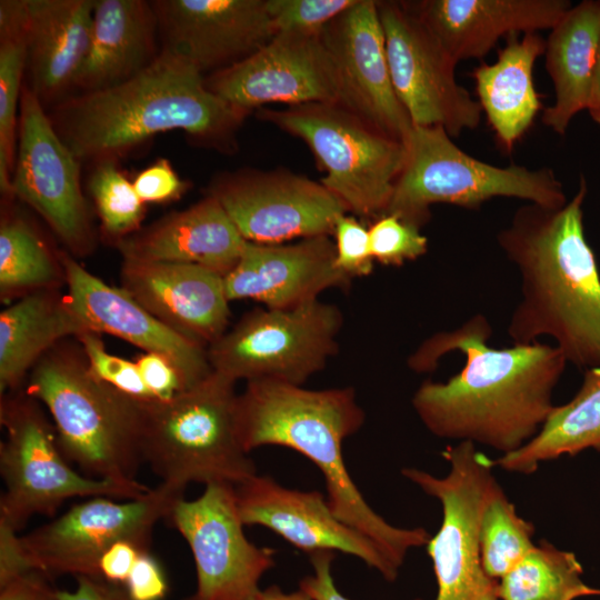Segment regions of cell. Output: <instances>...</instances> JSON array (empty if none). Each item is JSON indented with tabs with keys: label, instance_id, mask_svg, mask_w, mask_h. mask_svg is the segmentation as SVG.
I'll return each mask as SVG.
<instances>
[{
	"label": "cell",
	"instance_id": "ffe728a7",
	"mask_svg": "<svg viewBox=\"0 0 600 600\" xmlns=\"http://www.w3.org/2000/svg\"><path fill=\"white\" fill-rule=\"evenodd\" d=\"M160 49L202 74L247 59L274 36L267 0H157Z\"/></svg>",
	"mask_w": 600,
	"mask_h": 600
},
{
	"label": "cell",
	"instance_id": "d6a6232c",
	"mask_svg": "<svg viewBox=\"0 0 600 600\" xmlns=\"http://www.w3.org/2000/svg\"><path fill=\"white\" fill-rule=\"evenodd\" d=\"M66 281L60 254H53L22 216L4 212L0 223L1 300L57 289Z\"/></svg>",
	"mask_w": 600,
	"mask_h": 600
},
{
	"label": "cell",
	"instance_id": "d590c367",
	"mask_svg": "<svg viewBox=\"0 0 600 600\" xmlns=\"http://www.w3.org/2000/svg\"><path fill=\"white\" fill-rule=\"evenodd\" d=\"M94 164L89 190L103 232L116 243L140 230L144 202L136 192L133 182L119 168L118 160L106 159Z\"/></svg>",
	"mask_w": 600,
	"mask_h": 600
},
{
	"label": "cell",
	"instance_id": "b9f144b4",
	"mask_svg": "<svg viewBox=\"0 0 600 600\" xmlns=\"http://www.w3.org/2000/svg\"><path fill=\"white\" fill-rule=\"evenodd\" d=\"M132 182L144 203L178 199L187 188V183L179 178L166 159H159L142 170Z\"/></svg>",
	"mask_w": 600,
	"mask_h": 600
},
{
	"label": "cell",
	"instance_id": "74e56055",
	"mask_svg": "<svg viewBox=\"0 0 600 600\" xmlns=\"http://www.w3.org/2000/svg\"><path fill=\"white\" fill-rule=\"evenodd\" d=\"M368 228L372 258L381 264L399 267L428 251V239L420 229L393 214L380 216Z\"/></svg>",
	"mask_w": 600,
	"mask_h": 600
},
{
	"label": "cell",
	"instance_id": "1f68e13d",
	"mask_svg": "<svg viewBox=\"0 0 600 600\" xmlns=\"http://www.w3.org/2000/svg\"><path fill=\"white\" fill-rule=\"evenodd\" d=\"M27 68L26 0L0 1V188L13 198L12 176L22 77Z\"/></svg>",
	"mask_w": 600,
	"mask_h": 600
},
{
	"label": "cell",
	"instance_id": "7dc6e473",
	"mask_svg": "<svg viewBox=\"0 0 600 600\" xmlns=\"http://www.w3.org/2000/svg\"><path fill=\"white\" fill-rule=\"evenodd\" d=\"M48 576L33 570L0 586V600H62Z\"/></svg>",
	"mask_w": 600,
	"mask_h": 600
},
{
	"label": "cell",
	"instance_id": "e575fe53",
	"mask_svg": "<svg viewBox=\"0 0 600 600\" xmlns=\"http://www.w3.org/2000/svg\"><path fill=\"white\" fill-rule=\"evenodd\" d=\"M533 524L519 516L501 490L487 504L479 528L481 563L492 579H502L534 548Z\"/></svg>",
	"mask_w": 600,
	"mask_h": 600
},
{
	"label": "cell",
	"instance_id": "f35d334b",
	"mask_svg": "<svg viewBox=\"0 0 600 600\" xmlns=\"http://www.w3.org/2000/svg\"><path fill=\"white\" fill-rule=\"evenodd\" d=\"M82 347L90 371L102 382L143 403L152 398L136 361L109 353L99 333L84 331L76 338Z\"/></svg>",
	"mask_w": 600,
	"mask_h": 600
},
{
	"label": "cell",
	"instance_id": "4316f807",
	"mask_svg": "<svg viewBox=\"0 0 600 600\" xmlns=\"http://www.w3.org/2000/svg\"><path fill=\"white\" fill-rule=\"evenodd\" d=\"M151 1L96 0L90 43L73 88L81 92L120 84L160 54Z\"/></svg>",
	"mask_w": 600,
	"mask_h": 600
},
{
	"label": "cell",
	"instance_id": "5bb4252c",
	"mask_svg": "<svg viewBox=\"0 0 600 600\" xmlns=\"http://www.w3.org/2000/svg\"><path fill=\"white\" fill-rule=\"evenodd\" d=\"M166 519L194 560L197 586L184 600H249L276 566L274 549L246 537L231 483H209L198 498L178 499Z\"/></svg>",
	"mask_w": 600,
	"mask_h": 600
},
{
	"label": "cell",
	"instance_id": "d4e9b609",
	"mask_svg": "<svg viewBox=\"0 0 600 600\" xmlns=\"http://www.w3.org/2000/svg\"><path fill=\"white\" fill-rule=\"evenodd\" d=\"M246 241L221 203L207 194L114 244L126 260L196 264L224 277Z\"/></svg>",
	"mask_w": 600,
	"mask_h": 600
},
{
	"label": "cell",
	"instance_id": "52a82bcc",
	"mask_svg": "<svg viewBox=\"0 0 600 600\" xmlns=\"http://www.w3.org/2000/svg\"><path fill=\"white\" fill-rule=\"evenodd\" d=\"M404 144L406 162L386 213L419 229L430 220L436 203L478 210L497 197L547 207L568 201L552 169L487 163L460 149L440 127L413 126Z\"/></svg>",
	"mask_w": 600,
	"mask_h": 600
},
{
	"label": "cell",
	"instance_id": "681fc988",
	"mask_svg": "<svg viewBox=\"0 0 600 600\" xmlns=\"http://www.w3.org/2000/svg\"><path fill=\"white\" fill-rule=\"evenodd\" d=\"M249 600H312L307 593L298 589L287 592L280 587L272 584L264 589H259Z\"/></svg>",
	"mask_w": 600,
	"mask_h": 600
},
{
	"label": "cell",
	"instance_id": "9c48e42d",
	"mask_svg": "<svg viewBox=\"0 0 600 600\" xmlns=\"http://www.w3.org/2000/svg\"><path fill=\"white\" fill-rule=\"evenodd\" d=\"M259 117L303 140L326 172L320 182L361 219L384 214L406 162V144L336 103L262 110Z\"/></svg>",
	"mask_w": 600,
	"mask_h": 600
},
{
	"label": "cell",
	"instance_id": "f1b7e54d",
	"mask_svg": "<svg viewBox=\"0 0 600 600\" xmlns=\"http://www.w3.org/2000/svg\"><path fill=\"white\" fill-rule=\"evenodd\" d=\"M599 44V0L571 6L550 29L543 54L554 102L544 109L542 122L558 134H564L573 117L587 110Z\"/></svg>",
	"mask_w": 600,
	"mask_h": 600
},
{
	"label": "cell",
	"instance_id": "9a60e30c",
	"mask_svg": "<svg viewBox=\"0 0 600 600\" xmlns=\"http://www.w3.org/2000/svg\"><path fill=\"white\" fill-rule=\"evenodd\" d=\"M81 160L57 133L44 107L23 84L12 176L13 197L34 209L71 253L89 254L94 232L81 189Z\"/></svg>",
	"mask_w": 600,
	"mask_h": 600
},
{
	"label": "cell",
	"instance_id": "ac0fdd59",
	"mask_svg": "<svg viewBox=\"0 0 600 600\" xmlns=\"http://www.w3.org/2000/svg\"><path fill=\"white\" fill-rule=\"evenodd\" d=\"M207 88L249 113L268 103H336L333 67L320 36L278 33L257 52L204 77Z\"/></svg>",
	"mask_w": 600,
	"mask_h": 600
},
{
	"label": "cell",
	"instance_id": "4fadbf2b",
	"mask_svg": "<svg viewBox=\"0 0 600 600\" xmlns=\"http://www.w3.org/2000/svg\"><path fill=\"white\" fill-rule=\"evenodd\" d=\"M396 94L413 126L451 138L476 129L482 109L456 79V60L404 1H378Z\"/></svg>",
	"mask_w": 600,
	"mask_h": 600
},
{
	"label": "cell",
	"instance_id": "f6af8a7d",
	"mask_svg": "<svg viewBox=\"0 0 600 600\" xmlns=\"http://www.w3.org/2000/svg\"><path fill=\"white\" fill-rule=\"evenodd\" d=\"M149 548L131 540L113 543L101 556L99 577L113 584H124L139 557Z\"/></svg>",
	"mask_w": 600,
	"mask_h": 600
},
{
	"label": "cell",
	"instance_id": "bcb514c9",
	"mask_svg": "<svg viewBox=\"0 0 600 600\" xmlns=\"http://www.w3.org/2000/svg\"><path fill=\"white\" fill-rule=\"evenodd\" d=\"M333 558L332 551H317L309 554L312 573L300 580L299 589L312 600H349L338 590L333 581L331 573Z\"/></svg>",
	"mask_w": 600,
	"mask_h": 600
},
{
	"label": "cell",
	"instance_id": "484cf974",
	"mask_svg": "<svg viewBox=\"0 0 600 600\" xmlns=\"http://www.w3.org/2000/svg\"><path fill=\"white\" fill-rule=\"evenodd\" d=\"M96 0H26L28 87L43 107L69 97L87 54Z\"/></svg>",
	"mask_w": 600,
	"mask_h": 600
},
{
	"label": "cell",
	"instance_id": "30bf717a",
	"mask_svg": "<svg viewBox=\"0 0 600 600\" xmlns=\"http://www.w3.org/2000/svg\"><path fill=\"white\" fill-rule=\"evenodd\" d=\"M441 456L449 464L444 477L417 468L401 470L441 504L440 528L427 543L438 586L436 600H499V582L484 572L479 544L482 512L503 490L492 472V459L468 441L448 446Z\"/></svg>",
	"mask_w": 600,
	"mask_h": 600
},
{
	"label": "cell",
	"instance_id": "c3c4849f",
	"mask_svg": "<svg viewBox=\"0 0 600 600\" xmlns=\"http://www.w3.org/2000/svg\"><path fill=\"white\" fill-rule=\"evenodd\" d=\"M73 590H61L62 600H131L123 587L101 578L78 577Z\"/></svg>",
	"mask_w": 600,
	"mask_h": 600
},
{
	"label": "cell",
	"instance_id": "83f0119b",
	"mask_svg": "<svg viewBox=\"0 0 600 600\" xmlns=\"http://www.w3.org/2000/svg\"><path fill=\"white\" fill-rule=\"evenodd\" d=\"M544 49L539 32L511 34L494 62L480 63L471 72L482 113L504 152L513 150L541 108L533 69Z\"/></svg>",
	"mask_w": 600,
	"mask_h": 600
},
{
	"label": "cell",
	"instance_id": "4dcf8cb0",
	"mask_svg": "<svg viewBox=\"0 0 600 600\" xmlns=\"http://www.w3.org/2000/svg\"><path fill=\"white\" fill-rule=\"evenodd\" d=\"M586 449L600 452V366L586 369L577 394L569 402L554 406L528 443L492 459V464L508 472L531 474L542 462L576 456Z\"/></svg>",
	"mask_w": 600,
	"mask_h": 600
},
{
	"label": "cell",
	"instance_id": "d6986e66",
	"mask_svg": "<svg viewBox=\"0 0 600 600\" xmlns=\"http://www.w3.org/2000/svg\"><path fill=\"white\" fill-rule=\"evenodd\" d=\"M244 526H261L308 556L340 551L363 561L392 582L400 568L364 533L339 519L320 491L287 488L258 473L236 486Z\"/></svg>",
	"mask_w": 600,
	"mask_h": 600
},
{
	"label": "cell",
	"instance_id": "8d00e7d4",
	"mask_svg": "<svg viewBox=\"0 0 600 600\" xmlns=\"http://www.w3.org/2000/svg\"><path fill=\"white\" fill-rule=\"evenodd\" d=\"M357 0H267L274 33L320 36L326 26Z\"/></svg>",
	"mask_w": 600,
	"mask_h": 600
},
{
	"label": "cell",
	"instance_id": "6da1fadb",
	"mask_svg": "<svg viewBox=\"0 0 600 600\" xmlns=\"http://www.w3.org/2000/svg\"><path fill=\"white\" fill-rule=\"evenodd\" d=\"M491 333L488 319L476 314L454 330L427 338L407 364L426 373L447 353H463L464 367L446 382L423 381L412 407L433 436L482 444L502 456L540 431L568 362L558 347L540 341L494 349L487 343Z\"/></svg>",
	"mask_w": 600,
	"mask_h": 600
},
{
	"label": "cell",
	"instance_id": "277c9868",
	"mask_svg": "<svg viewBox=\"0 0 600 600\" xmlns=\"http://www.w3.org/2000/svg\"><path fill=\"white\" fill-rule=\"evenodd\" d=\"M351 387L312 390L288 382H247L237 397L241 444L250 453L263 446L292 449L322 473L334 514L378 543L399 568L411 549L427 546L424 528H401L384 520L366 501L344 463L343 441L364 422Z\"/></svg>",
	"mask_w": 600,
	"mask_h": 600
},
{
	"label": "cell",
	"instance_id": "2e32d148",
	"mask_svg": "<svg viewBox=\"0 0 600 600\" xmlns=\"http://www.w3.org/2000/svg\"><path fill=\"white\" fill-rule=\"evenodd\" d=\"M208 194L247 241L258 243L330 236L338 217L348 212L321 182L284 170L220 174Z\"/></svg>",
	"mask_w": 600,
	"mask_h": 600
},
{
	"label": "cell",
	"instance_id": "836d02e7",
	"mask_svg": "<svg viewBox=\"0 0 600 600\" xmlns=\"http://www.w3.org/2000/svg\"><path fill=\"white\" fill-rule=\"evenodd\" d=\"M576 554L542 541L498 583L499 600H574L600 596L586 584Z\"/></svg>",
	"mask_w": 600,
	"mask_h": 600
},
{
	"label": "cell",
	"instance_id": "60d3db41",
	"mask_svg": "<svg viewBox=\"0 0 600 600\" xmlns=\"http://www.w3.org/2000/svg\"><path fill=\"white\" fill-rule=\"evenodd\" d=\"M152 402H163L193 387L166 356L146 352L136 360Z\"/></svg>",
	"mask_w": 600,
	"mask_h": 600
},
{
	"label": "cell",
	"instance_id": "e0dca14e",
	"mask_svg": "<svg viewBox=\"0 0 600 600\" xmlns=\"http://www.w3.org/2000/svg\"><path fill=\"white\" fill-rule=\"evenodd\" d=\"M320 39L334 71L336 104L404 143L413 124L392 86L378 1L357 0Z\"/></svg>",
	"mask_w": 600,
	"mask_h": 600
},
{
	"label": "cell",
	"instance_id": "7402d4cb",
	"mask_svg": "<svg viewBox=\"0 0 600 600\" xmlns=\"http://www.w3.org/2000/svg\"><path fill=\"white\" fill-rule=\"evenodd\" d=\"M66 299L87 330L108 333L146 352L168 357L194 386L213 370L207 347L170 329L122 288L107 284L68 253H60Z\"/></svg>",
	"mask_w": 600,
	"mask_h": 600
},
{
	"label": "cell",
	"instance_id": "8fae6325",
	"mask_svg": "<svg viewBox=\"0 0 600 600\" xmlns=\"http://www.w3.org/2000/svg\"><path fill=\"white\" fill-rule=\"evenodd\" d=\"M340 309L317 300L247 312L207 348L213 371L238 380L271 379L302 386L338 351Z\"/></svg>",
	"mask_w": 600,
	"mask_h": 600
},
{
	"label": "cell",
	"instance_id": "ba28073f",
	"mask_svg": "<svg viewBox=\"0 0 600 600\" xmlns=\"http://www.w3.org/2000/svg\"><path fill=\"white\" fill-rule=\"evenodd\" d=\"M42 404L24 390L1 396L0 473L4 490L0 519L18 531L37 514L52 516L74 497L140 498L151 488L126 486L87 477L77 471L60 449L52 421Z\"/></svg>",
	"mask_w": 600,
	"mask_h": 600
},
{
	"label": "cell",
	"instance_id": "7c38bea8",
	"mask_svg": "<svg viewBox=\"0 0 600 600\" xmlns=\"http://www.w3.org/2000/svg\"><path fill=\"white\" fill-rule=\"evenodd\" d=\"M182 497L184 492L160 482L140 498H87L21 539L34 569L48 577L100 578L98 563L106 550L121 540L149 548L154 526Z\"/></svg>",
	"mask_w": 600,
	"mask_h": 600
},
{
	"label": "cell",
	"instance_id": "7bdbcfd3",
	"mask_svg": "<svg viewBox=\"0 0 600 600\" xmlns=\"http://www.w3.org/2000/svg\"><path fill=\"white\" fill-rule=\"evenodd\" d=\"M123 586L131 600H162L168 592L164 571L149 551L139 557Z\"/></svg>",
	"mask_w": 600,
	"mask_h": 600
},
{
	"label": "cell",
	"instance_id": "f546056e",
	"mask_svg": "<svg viewBox=\"0 0 600 600\" xmlns=\"http://www.w3.org/2000/svg\"><path fill=\"white\" fill-rule=\"evenodd\" d=\"M88 331L66 294L46 289L27 294L0 313V393L19 390L39 359L60 341Z\"/></svg>",
	"mask_w": 600,
	"mask_h": 600
},
{
	"label": "cell",
	"instance_id": "8992f818",
	"mask_svg": "<svg viewBox=\"0 0 600 600\" xmlns=\"http://www.w3.org/2000/svg\"><path fill=\"white\" fill-rule=\"evenodd\" d=\"M234 384L212 371L168 401L143 403V460L161 483L184 492L190 483L237 486L257 473L238 436Z\"/></svg>",
	"mask_w": 600,
	"mask_h": 600
},
{
	"label": "cell",
	"instance_id": "5b68a950",
	"mask_svg": "<svg viewBox=\"0 0 600 600\" xmlns=\"http://www.w3.org/2000/svg\"><path fill=\"white\" fill-rule=\"evenodd\" d=\"M24 391L47 408L61 451L81 473L141 483L136 477L144 462L143 402L99 380L78 340L60 341L46 352L29 372Z\"/></svg>",
	"mask_w": 600,
	"mask_h": 600
},
{
	"label": "cell",
	"instance_id": "f907efd6",
	"mask_svg": "<svg viewBox=\"0 0 600 600\" xmlns=\"http://www.w3.org/2000/svg\"><path fill=\"white\" fill-rule=\"evenodd\" d=\"M587 111L589 112L591 119L596 123L600 124V44L598 49Z\"/></svg>",
	"mask_w": 600,
	"mask_h": 600
},
{
	"label": "cell",
	"instance_id": "ab89813d",
	"mask_svg": "<svg viewBox=\"0 0 600 600\" xmlns=\"http://www.w3.org/2000/svg\"><path fill=\"white\" fill-rule=\"evenodd\" d=\"M332 234L336 239V267L351 279L369 276L374 264L369 228L343 213L338 217Z\"/></svg>",
	"mask_w": 600,
	"mask_h": 600
},
{
	"label": "cell",
	"instance_id": "cb8c5ba5",
	"mask_svg": "<svg viewBox=\"0 0 600 600\" xmlns=\"http://www.w3.org/2000/svg\"><path fill=\"white\" fill-rule=\"evenodd\" d=\"M458 63L481 59L502 37L550 30L568 0L404 1Z\"/></svg>",
	"mask_w": 600,
	"mask_h": 600
},
{
	"label": "cell",
	"instance_id": "44dd1931",
	"mask_svg": "<svg viewBox=\"0 0 600 600\" xmlns=\"http://www.w3.org/2000/svg\"><path fill=\"white\" fill-rule=\"evenodd\" d=\"M351 278L336 267L330 236L294 243L246 241L237 266L223 277L229 301L252 299L266 308L287 309L313 300L331 288H347Z\"/></svg>",
	"mask_w": 600,
	"mask_h": 600
},
{
	"label": "cell",
	"instance_id": "7a4b0ae2",
	"mask_svg": "<svg viewBox=\"0 0 600 600\" xmlns=\"http://www.w3.org/2000/svg\"><path fill=\"white\" fill-rule=\"evenodd\" d=\"M583 177L561 207L526 203L499 231L497 242L520 277V300L510 316L513 344L550 337L567 362L600 366V276L583 231Z\"/></svg>",
	"mask_w": 600,
	"mask_h": 600
},
{
	"label": "cell",
	"instance_id": "603a6c76",
	"mask_svg": "<svg viewBox=\"0 0 600 600\" xmlns=\"http://www.w3.org/2000/svg\"><path fill=\"white\" fill-rule=\"evenodd\" d=\"M121 288L176 332L209 347L227 330L223 277L196 264L123 259Z\"/></svg>",
	"mask_w": 600,
	"mask_h": 600
},
{
	"label": "cell",
	"instance_id": "ee69618b",
	"mask_svg": "<svg viewBox=\"0 0 600 600\" xmlns=\"http://www.w3.org/2000/svg\"><path fill=\"white\" fill-rule=\"evenodd\" d=\"M18 532L0 519V586L36 570Z\"/></svg>",
	"mask_w": 600,
	"mask_h": 600
},
{
	"label": "cell",
	"instance_id": "3957f363",
	"mask_svg": "<svg viewBox=\"0 0 600 600\" xmlns=\"http://www.w3.org/2000/svg\"><path fill=\"white\" fill-rule=\"evenodd\" d=\"M248 113L212 93L204 76L161 50L131 79L111 88L70 94L49 118L82 161L116 159L153 136L181 130L192 141L224 153L238 148Z\"/></svg>",
	"mask_w": 600,
	"mask_h": 600
}]
</instances>
